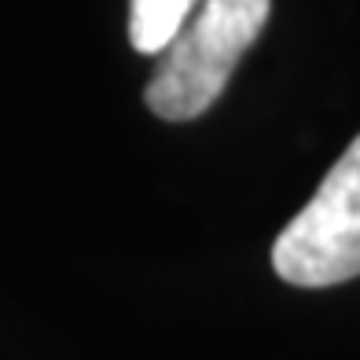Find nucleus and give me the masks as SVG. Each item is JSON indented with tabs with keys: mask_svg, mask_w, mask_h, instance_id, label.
<instances>
[{
	"mask_svg": "<svg viewBox=\"0 0 360 360\" xmlns=\"http://www.w3.org/2000/svg\"><path fill=\"white\" fill-rule=\"evenodd\" d=\"M272 269L294 287H335L360 276V136L276 236Z\"/></svg>",
	"mask_w": 360,
	"mask_h": 360,
	"instance_id": "2",
	"label": "nucleus"
},
{
	"mask_svg": "<svg viewBox=\"0 0 360 360\" xmlns=\"http://www.w3.org/2000/svg\"><path fill=\"white\" fill-rule=\"evenodd\" d=\"M272 15V0H202L158 56L143 100L162 122H191L221 100L232 70Z\"/></svg>",
	"mask_w": 360,
	"mask_h": 360,
	"instance_id": "1",
	"label": "nucleus"
},
{
	"mask_svg": "<svg viewBox=\"0 0 360 360\" xmlns=\"http://www.w3.org/2000/svg\"><path fill=\"white\" fill-rule=\"evenodd\" d=\"M199 0H129V41L143 56H162L195 15Z\"/></svg>",
	"mask_w": 360,
	"mask_h": 360,
	"instance_id": "3",
	"label": "nucleus"
}]
</instances>
